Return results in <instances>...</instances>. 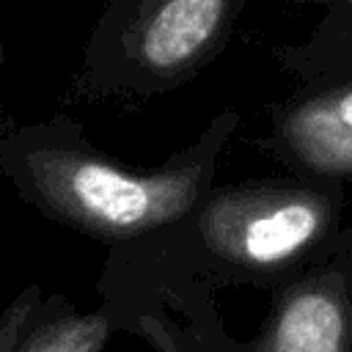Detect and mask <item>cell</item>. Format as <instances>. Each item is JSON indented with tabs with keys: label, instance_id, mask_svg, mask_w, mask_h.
Instances as JSON below:
<instances>
[{
	"label": "cell",
	"instance_id": "obj_1",
	"mask_svg": "<svg viewBox=\"0 0 352 352\" xmlns=\"http://www.w3.org/2000/svg\"><path fill=\"white\" fill-rule=\"evenodd\" d=\"M239 121V110H220L162 165L126 168L99 151L74 118L55 113L0 140V170L44 217L116 248L179 223L201 204Z\"/></svg>",
	"mask_w": 352,
	"mask_h": 352
},
{
	"label": "cell",
	"instance_id": "obj_2",
	"mask_svg": "<svg viewBox=\"0 0 352 352\" xmlns=\"http://www.w3.org/2000/svg\"><path fill=\"white\" fill-rule=\"evenodd\" d=\"M96 292L113 330L151 352H352V226L314 264L270 289L253 338L228 333L209 283L151 270L118 248H110Z\"/></svg>",
	"mask_w": 352,
	"mask_h": 352
},
{
	"label": "cell",
	"instance_id": "obj_3",
	"mask_svg": "<svg viewBox=\"0 0 352 352\" xmlns=\"http://www.w3.org/2000/svg\"><path fill=\"white\" fill-rule=\"evenodd\" d=\"M346 184L264 176L214 184L179 223L116 245L160 272L223 286L275 289L314 264L344 231Z\"/></svg>",
	"mask_w": 352,
	"mask_h": 352
},
{
	"label": "cell",
	"instance_id": "obj_4",
	"mask_svg": "<svg viewBox=\"0 0 352 352\" xmlns=\"http://www.w3.org/2000/svg\"><path fill=\"white\" fill-rule=\"evenodd\" d=\"M245 0H113L94 22L77 88L154 96L187 85L231 41Z\"/></svg>",
	"mask_w": 352,
	"mask_h": 352
},
{
	"label": "cell",
	"instance_id": "obj_5",
	"mask_svg": "<svg viewBox=\"0 0 352 352\" xmlns=\"http://www.w3.org/2000/svg\"><path fill=\"white\" fill-rule=\"evenodd\" d=\"M261 148L294 176L352 182V80L272 104Z\"/></svg>",
	"mask_w": 352,
	"mask_h": 352
},
{
	"label": "cell",
	"instance_id": "obj_6",
	"mask_svg": "<svg viewBox=\"0 0 352 352\" xmlns=\"http://www.w3.org/2000/svg\"><path fill=\"white\" fill-rule=\"evenodd\" d=\"M113 333L102 311H77L66 294L36 283L0 314V352H102Z\"/></svg>",
	"mask_w": 352,
	"mask_h": 352
},
{
	"label": "cell",
	"instance_id": "obj_7",
	"mask_svg": "<svg viewBox=\"0 0 352 352\" xmlns=\"http://www.w3.org/2000/svg\"><path fill=\"white\" fill-rule=\"evenodd\" d=\"M278 66L292 74L302 91L330 88L352 80V0H336L324 8L311 36L272 50Z\"/></svg>",
	"mask_w": 352,
	"mask_h": 352
},
{
	"label": "cell",
	"instance_id": "obj_8",
	"mask_svg": "<svg viewBox=\"0 0 352 352\" xmlns=\"http://www.w3.org/2000/svg\"><path fill=\"white\" fill-rule=\"evenodd\" d=\"M3 63H6V44H3V38H0V66H3ZM16 126H19V124L14 121V116L0 104V140H3L8 132H14Z\"/></svg>",
	"mask_w": 352,
	"mask_h": 352
}]
</instances>
